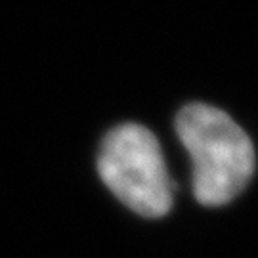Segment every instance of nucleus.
Here are the masks:
<instances>
[{"label":"nucleus","instance_id":"obj_1","mask_svg":"<svg viewBox=\"0 0 258 258\" xmlns=\"http://www.w3.org/2000/svg\"><path fill=\"white\" fill-rule=\"evenodd\" d=\"M176 134L191 159V187L201 205L224 207L249 185L256 166L254 146L226 111L187 103L176 115Z\"/></svg>","mask_w":258,"mask_h":258},{"label":"nucleus","instance_id":"obj_2","mask_svg":"<svg viewBox=\"0 0 258 258\" xmlns=\"http://www.w3.org/2000/svg\"><path fill=\"white\" fill-rule=\"evenodd\" d=\"M98 172L111 194L144 218H163L174 205L176 184L159 140L142 124L124 122L105 134Z\"/></svg>","mask_w":258,"mask_h":258}]
</instances>
